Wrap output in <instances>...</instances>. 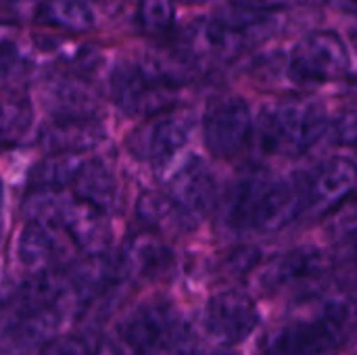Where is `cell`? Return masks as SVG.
I'll use <instances>...</instances> for the list:
<instances>
[{
  "mask_svg": "<svg viewBox=\"0 0 357 355\" xmlns=\"http://www.w3.org/2000/svg\"><path fill=\"white\" fill-rule=\"evenodd\" d=\"M33 121L29 98L19 90L0 92V149L21 142Z\"/></svg>",
  "mask_w": 357,
  "mask_h": 355,
  "instance_id": "7402d4cb",
  "label": "cell"
},
{
  "mask_svg": "<svg viewBox=\"0 0 357 355\" xmlns=\"http://www.w3.org/2000/svg\"><path fill=\"white\" fill-rule=\"evenodd\" d=\"M90 355H130V349L117 339V341H105L96 345V349Z\"/></svg>",
  "mask_w": 357,
  "mask_h": 355,
  "instance_id": "f546056e",
  "label": "cell"
},
{
  "mask_svg": "<svg viewBox=\"0 0 357 355\" xmlns=\"http://www.w3.org/2000/svg\"><path fill=\"white\" fill-rule=\"evenodd\" d=\"M2 203H4V186H2V180H0V209H2Z\"/></svg>",
  "mask_w": 357,
  "mask_h": 355,
  "instance_id": "d6a6232c",
  "label": "cell"
},
{
  "mask_svg": "<svg viewBox=\"0 0 357 355\" xmlns=\"http://www.w3.org/2000/svg\"><path fill=\"white\" fill-rule=\"evenodd\" d=\"M136 216L140 224L155 234H182L197 224L176 205L167 192L146 190L136 203Z\"/></svg>",
  "mask_w": 357,
  "mask_h": 355,
  "instance_id": "ffe728a7",
  "label": "cell"
},
{
  "mask_svg": "<svg viewBox=\"0 0 357 355\" xmlns=\"http://www.w3.org/2000/svg\"><path fill=\"white\" fill-rule=\"evenodd\" d=\"M117 262L123 278L136 282H155L174 268V251L161 241L159 234L146 230L128 239Z\"/></svg>",
  "mask_w": 357,
  "mask_h": 355,
  "instance_id": "9a60e30c",
  "label": "cell"
},
{
  "mask_svg": "<svg viewBox=\"0 0 357 355\" xmlns=\"http://www.w3.org/2000/svg\"><path fill=\"white\" fill-rule=\"evenodd\" d=\"M326 126V109L318 98L291 96L261 113L259 136L266 151L284 157H299L322 140Z\"/></svg>",
  "mask_w": 357,
  "mask_h": 355,
  "instance_id": "7a4b0ae2",
  "label": "cell"
},
{
  "mask_svg": "<svg viewBox=\"0 0 357 355\" xmlns=\"http://www.w3.org/2000/svg\"><path fill=\"white\" fill-rule=\"evenodd\" d=\"M195 128L192 111H174L172 107L144 117V121L130 134V153L155 167H165L184 151Z\"/></svg>",
  "mask_w": 357,
  "mask_h": 355,
  "instance_id": "277c9868",
  "label": "cell"
},
{
  "mask_svg": "<svg viewBox=\"0 0 357 355\" xmlns=\"http://www.w3.org/2000/svg\"><path fill=\"white\" fill-rule=\"evenodd\" d=\"M289 73L301 84L339 82L351 73L347 44L335 31H312L295 44L289 61Z\"/></svg>",
  "mask_w": 357,
  "mask_h": 355,
  "instance_id": "5b68a950",
  "label": "cell"
},
{
  "mask_svg": "<svg viewBox=\"0 0 357 355\" xmlns=\"http://www.w3.org/2000/svg\"><path fill=\"white\" fill-rule=\"evenodd\" d=\"M44 100L52 115L98 117V100L79 75H56L44 86Z\"/></svg>",
  "mask_w": 357,
  "mask_h": 355,
  "instance_id": "d6986e66",
  "label": "cell"
},
{
  "mask_svg": "<svg viewBox=\"0 0 357 355\" xmlns=\"http://www.w3.org/2000/svg\"><path fill=\"white\" fill-rule=\"evenodd\" d=\"M356 163L347 157H333L305 180V211L326 216L339 209L356 190Z\"/></svg>",
  "mask_w": 357,
  "mask_h": 355,
  "instance_id": "30bf717a",
  "label": "cell"
},
{
  "mask_svg": "<svg viewBox=\"0 0 357 355\" xmlns=\"http://www.w3.org/2000/svg\"><path fill=\"white\" fill-rule=\"evenodd\" d=\"M59 226L69 236V241L86 255L107 253L111 245L109 213L75 197H69L63 205Z\"/></svg>",
  "mask_w": 357,
  "mask_h": 355,
  "instance_id": "4fadbf2b",
  "label": "cell"
},
{
  "mask_svg": "<svg viewBox=\"0 0 357 355\" xmlns=\"http://www.w3.org/2000/svg\"><path fill=\"white\" fill-rule=\"evenodd\" d=\"M63 318L59 308H13V318L2 328L0 347L6 354H27L54 337Z\"/></svg>",
  "mask_w": 357,
  "mask_h": 355,
  "instance_id": "7c38bea8",
  "label": "cell"
},
{
  "mask_svg": "<svg viewBox=\"0 0 357 355\" xmlns=\"http://www.w3.org/2000/svg\"><path fill=\"white\" fill-rule=\"evenodd\" d=\"M259 324L255 301L243 291H224L213 295L203 314V328L207 337L222 345L234 347L247 341Z\"/></svg>",
  "mask_w": 357,
  "mask_h": 355,
  "instance_id": "ba28073f",
  "label": "cell"
},
{
  "mask_svg": "<svg viewBox=\"0 0 357 355\" xmlns=\"http://www.w3.org/2000/svg\"><path fill=\"white\" fill-rule=\"evenodd\" d=\"M82 155H54L48 153L46 159L36 163L29 172V186L65 190L71 186L73 176L82 163Z\"/></svg>",
  "mask_w": 357,
  "mask_h": 355,
  "instance_id": "603a6c76",
  "label": "cell"
},
{
  "mask_svg": "<svg viewBox=\"0 0 357 355\" xmlns=\"http://www.w3.org/2000/svg\"><path fill=\"white\" fill-rule=\"evenodd\" d=\"M291 322L274 328L264 339L268 355H337L351 333V305L343 297L310 295Z\"/></svg>",
  "mask_w": 357,
  "mask_h": 355,
  "instance_id": "6da1fadb",
  "label": "cell"
},
{
  "mask_svg": "<svg viewBox=\"0 0 357 355\" xmlns=\"http://www.w3.org/2000/svg\"><path fill=\"white\" fill-rule=\"evenodd\" d=\"M305 211V180L272 178L264 169L259 172L247 209L241 232L272 234L287 228Z\"/></svg>",
  "mask_w": 357,
  "mask_h": 355,
  "instance_id": "3957f363",
  "label": "cell"
},
{
  "mask_svg": "<svg viewBox=\"0 0 357 355\" xmlns=\"http://www.w3.org/2000/svg\"><path fill=\"white\" fill-rule=\"evenodd\" d=\"M23 69V54L15 42H0V84L10 82Z\"/></svg>",
  "mask_w": 357,
  "mask_h": 355,
  "instance_id": "83f0119b",
  "label": "cell"
},
{
  "mask_svg": "<svg viewBox=\"0 0 357 355\" xmlns=\"http://www.w3.org/2000/svg\"><path fill=\"white\" fill-rule=\"evenodd\" d=\"M257 264H259V249H255V247H238L226 259L228 270L236 276L251 272Z\"/></svg>",
  "mask_w": 357,
  "mask_h": 355,
  "instance_id": "f1b7e54d",
  "label": "cell"
},
{
  "mask_svg": "<svg viewBox=\"0 0 357 355\" xmlns=\"http://www.w3.org/2000/svg\"><path fill=\"white\" fill-rule=\"evenodd\" d=\"M56 230L61 228L42 222H27L21 230L17 241V259L29 274L56 268L63 255Z\"/></svg>",
  "mask_w": 357,
  "mask_h": 355,
  "instance_id": "ac0fdd59",
  "label": "cell"
},
{
  "mask_svg": "<svg viewBox=\"0 0 357 355\" xmlns=\"http://www.w3.org/2000/svg\"><path fill=\"white\" fill-rule=\"evenodd\" d=\"M241 8H253V10H272V6L278 0H232Z\"/></svg>",
  "mask_w": 357,
  "mask_h": 355,
  "instance_id": "4dcf8cb0",
  "label": "cell"
},
{
  "mask_svg": "<svg viewBox=\"0 0 357 355\" xmlns=\"http://www.w3.org/2000/svg\"><path fill=\"white\" fill-rule=\"evenodd\" d=\"M174 86L157 77L142 63H121L111 75V96L121 113L151 117L174 105Z\"/></svg>",
  "mask_w": 357,
  "mask_h": 355,
  "instance_id": "8992f818",
  "label": "cell"
},
{
  "mask_svg": "<svg viewBox=\"0 0 357 355\" xmlns=\"http://www.w3.org/2000/svg\"><path fill=\"white\" fill-rule=\"evenodd\" d=\"M167 195L195 224H199L218 201V182L209 165L201 157L190 155L169 174Z\"/></svg>",
  "mask_w": 357,
  "mask_h": 355,
  "instance_id": "9c48e42d",
  "label": "cell"
},
{
  "mask_svg": "<svg viewBox=\"0 0 357 355\" xmlns=\"http://www.w3.org/2000/svg\"><path fill=\"white\" fill-rule=\"evenodd\" d=\"M357 0H331V4H335L337 8L345 10V13H356Z\"/></svg>",
  "mask_w": 357,
  "mask_h": 355,
  "instance_id": "1f68e13d",
  "label": "cell"
},
{
  "mask_svg": "<svg viewBox=\"0 0 357 355\" xmlns=\"http://www.w3.org/2000/svg\"><path fill=\"white\" fill-rule=\"evenodd\" d=\"M69 188L73 190L75 199L90 203L107 213L119 209L121 203L119 182L111 172V167L100 159H82Z\"/></svg>",
  "mask_w": 357,
  "mask_h": 355,
  "instance_id": "2e32d148",
  "label": "cell"
},
{
  "mask_svg": "<svg viewBox=\"0 0 357 355\" xmlns=\"http://www.w3.org/2000/svg\"><path fill=\"white\" fill-rule=\"evenodd\" d=\"M357 117L354 109H345L341 111L333 121H328L326 126V132L331 134L333 142L335 144H341V146H354L356 144L357 136Z\"/></svg>",
  "mask_w": 357,
  "mask_h": 355,
  "instance_id": "484cf974",
  "label": "cell"
},
{
  "mask_svg": "<svg viewBox=\"0 0 357 355\" xmlns=\"http://www.w3.org/2000/svg\"><path fill=\"white\" fill-rule=\"evenodd\" d=\"M182 2H190V4H197V2H203V0H182Z\"/></svg>",
  "mask_w": 357,
  "mask_h": 355,
  "instance_id": "d590c367",
  "label": "cell"
},
{
  "mask_svg": "<svg viewBox=\"0 0 357 355\" xmlns=\"http://www.w3.org/2000/svg\"><path fill=\"white\" fill-rule=\"evenodd\" d=\"M2 234H4V226H2V220H0V243H2Z\"/></svg>",
  "mask_w": 357,
  "mask_h": 355,
  "instance_id": "836d02e7",
  "label": "cell"
},
{
  "mask_svg": "<svg viewBox=\"0 0 357 355\" xmlns=\"http://www.w3.org/2000/svg\"><path fill=\"white\" fill-rule=\"evenodd\" d=\"M178 318L180 316L172 301H167L163 297L149 299L123 318V322L119 326V341L132 354L142 343H146L149 339H153L155 335H159L161 331L172 326Z\"/></svg>",
  "mask_w": 357,
  "mask_h": 355,
  "instance_id": "e0dca14e",
  "label": "cell"
},
{
  "mask_svg": "<svg viewBox=\"0 0 357 355\" xmlns=\"http://www.w3.org/2000/svg\"><path fill=\"white\" fill-rule=\"evenodd\" d=\"M105 140V128L98 117L52 115L40 132V146L54 155H84Z\"/></svg>",
  "mask_w": 357,
  "mask_h": 355,
  "instance_id": "5bb4252c",
  "label": "cell"
},
{
  "mask_svg": "<svg viewBox=\"0 0 357 355\" xmlns=\"http://www.w3.org/2000/svg\"><path fill=\"white\" fill-rule=\"evenodd\" d=\"M38 355H90V349L82 339L73 335H61V337L54 335L40 345Z\"/></svg>",
  "mask_w": 357,
  "mask_h": 355,
  "instance_id": "4316f807",
  "label": "cell"
},
{
  "mask_svg": "<svg viewBox=\"0 0 357 355\" xmlns=\"http://www.w3.org/2000/svg\"><path fill=\"white\" fill-rule=\"evenodd\" d=\"M197 335L190 324L178 318L172 326L142 343L132 355H195Z\"/></svg>",
  "mask_w": 357,
  "mask_h": 355,
  "instance_id": "cb8c5ba5",
  "label": "cell"
},
{
  "mask_svg": "<svg viewBox=\"0 0 357 355\" xmlns=\"http://www.w3.org/2000/svg\"><path fill=\"white\" fill-rule=\"evenodd\" d=\"M215 355H238V354H234V352H220V354H215Z\"/></svg>",
  "mask_w": 357,
  "mask_h": 355,
  "instance_id": "e575fe53",
  "label": "cell"
},
{
  "mask_svg": "<svg viewBox=\"0 0 357 355\" xmlns=\"http://www.w3.org/2000/svg\"><path fill=\"white\" fill-rule=\"evenodd\" d=\"M38 21L67 33H88L94 27L92 8L84 0H44L38 6Z\"/></svg>",
  "mask_w": 357,
  "mask_h": 355,
  "instance_id": "44dd1931",
  "label": "cell"
},
{
  "mask_svg": "<svg viewBox=\"0 0 357 355\" xmlns=\"http://www.w3.org/2000/svg\"><path fill=\"white\" fill-rule=\"evenodd\" d=\"M253 134V115L238 96H224L209 105L203 117L205 146L213 157H236Z\"/></svg>",
  "mask_w": 357,
  "mask_h": 355,
  "instance_id": "52a82bcc",
  "label": "cell"
},
{
  "mask_svg": "<svg viewBox=\"0 0 357 355\" xmlns=\"http://www.w3.org/2000/svg\"><path fill=\"white\" fill-rule=\"evenodd\" d=\"M176 0H138V23L151 36L172 29L176 19Z\"/></svg>",
  "mask_w": 357,
  "mask_h": 355,
  "instance_id": "d4e9b609",
  "label": "cell"
},
{
  "mask_svg": "<svg viewBox=\"0 0 357 355\" xmlns=\"http://www.w3.org/2000/svg\"><path fill=\"white\" fill-rule=\"evenodd\" d=\"M331 264L328 257L314 247H299L274 257L261 272L259 285L268 293L305 287L326 276Z\"/></svg>",
  "mask_w": 357,
  "mask_h": 355,
  "instance_id": "8fae6325",
  "label": "cell"
}]
</instances>
